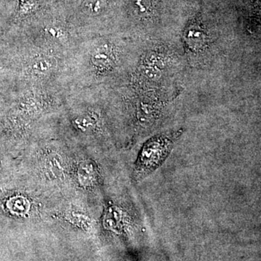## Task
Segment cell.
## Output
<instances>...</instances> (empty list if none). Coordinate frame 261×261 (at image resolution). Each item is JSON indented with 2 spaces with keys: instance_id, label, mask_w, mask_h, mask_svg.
<instances>
[{
  "instance_id": "1",
  "label": "cell",
  "mask_w": 261,
  "mask_h": 261,
  "mask_svg": "<svg viewBox=\"0 0 261 261\" xmlns=\"http://www.w3.org/2000/svg\"><path fill=\"white\" fill-rule=\"evenodd\" d=\"M179 133L154 136L144 144L135 163V176L142 181L161 167L172 150Z\"/></svg>"
},
{
  "instance_id": "2",
  "label": "cell",
  "mask_w": 261,
  "mask_h": 261,
  "mask_svg": "<svg viewBox=\"0 0 261 261\" xmlns=\"http://www.w3.org/2000/svg\"><path fill=\"white\" fill-rule=\"evenodd\" d=\"M185 39L189 50L193 53L205 50L210 40L207 32L198 25H192L189 27Z\"/></svg>"
}]
</instances>
